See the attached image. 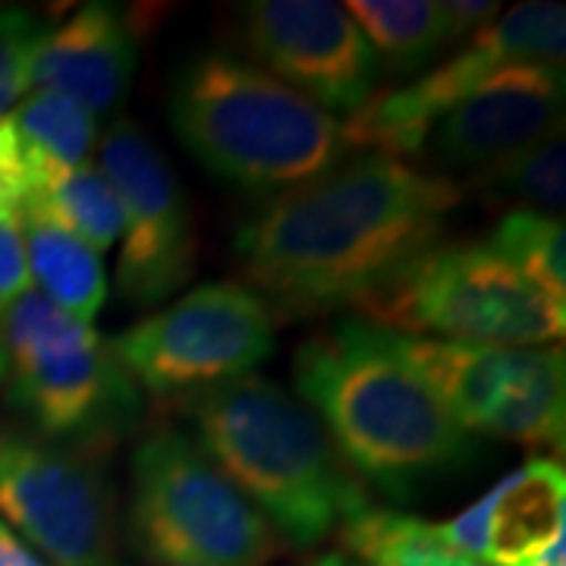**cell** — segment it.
Instances as JSON below:
<instances>
[{
    "mask_svg": "<svg viewBox=\"0 0 566 566\" xmlns=\"http://www.w3.org/2000/svg\"><path fill=\"white\" fill-rule=\"evenodd\" d=\"M460 202L450 177L356 151L318 180L274 196L237 230L245 281L264 305L315 315L363 303L441 243Z\"/></svg>",
    "mask_w": 566,
    "mask_h": 566,
    "instance_id": "1",
    "label": "cell"
},
{
    "mask_svg": "<svg viewBox=\"0 0 566 566\" xmlns=\"http://www.w3.org/2000/svg\"><path fill=\"white\" fill-rule=\"evenodd\" d=\"M293 381L356 479L397 504L479 460L475 434L453 422L378 324L353 318L308 337L293 353Z\"/></svg>",
    "mask_w": 566,
    "mask_h": 566,
    "instance_id": "2",
    "label": "cell"
},
{
    "mask_svg": "<svg viewBox=\"0 0 566 566\" xmlns=\"http://www.w3.org/2000/svg\"><path fill=\"white\" fill-rule=\"evenodd\" d=\"M196 441L290 545L315 547L371 501L322 419L277 381L249 375L186 403Z\"/></svg>",
    "mask_w": 566,
    "mask_h": 566,
    "instance_id": "3",
    "label": "cell"
},
{
    "mask_svg": "<svg viewBox=\"0 0 566 566\" xmlns=\"http://www.w3.org/2000/svg\"><path fill=\"white\" fill-rule=\"evenodd\" d=\"M167 114L182 148L208 174L264 202L318 180L349 155L334 114L230 54L186 63Z\"/></svg>",
    "mask_w": 566,
    "mask_h": 566,
    "instance_id": "4",
    "label": "cell"
},
{
    "mask_svg": "<svg viewBox=\"0 0 566 566\" xmlns=\"http://www.w3.org/2000/svg\"><path fill=\"white\" fill-rule=\"evenodd\" d=\"M10 403L51 444L98 457L136 431L142 394L92 324L73 322L39 290L0 312Z\"/></svg>",
    "mask_w": 566,
    "mask_h": 566,
    "instance_id": "5",
    "label": "cell"
},
{
    "mask_svg": "<svg viewBox=\"0 0 566 566\" xmlns=\"http://www.w3.org/2000/svg\"><path fill=\"white\" fill-rule=\"evenodd\" d=\"M394 334L482 346H545L566 331L551 300L485 243H438L356 305Z\"/></svg>",
    "mask_w": 566,
    "mask_h": 566,
    "instance_id": "6",
    "label": "cell"
},
{
    "mask_svg": "<svg viewBox=\"0 0 566 566\" xmlns=\"http://www.w3.org/2000/svg\"><path fill=\"white\" fill-rule=\"evenodd\" d=\"M129 523L155 566H264L277 535L196 438L161 428L133 450Z\"/></svg>",
    "mask_w": 566,
    "mask_h": 566,
    "instance_id": "7",
    "label": "cell"
},
{
    "mask_svg": "<svg viewBox=\"0 0 566 566\" xmlns=\"http://www.w3.org/2000/svg\"><path fill=\"white\" fill-rule=\"evenodd\" d=\"M126 375L161 400H196L255 375L274 353V318L240 283L211 281L111 340Z\"/></svg>",
    "mask_w": 566,
    "mask_h": 566,
    "instance_id": "8",
    "label": "cell"
},
{
    "mask_svg": "<svg viewBox=\"0 0 566 566\" xmlns=\"http://www.w3.org/2000/svg\"><path fill=\"white\" fill-rule=\"evenodd\" d=\"M394 344L469 434L564 447L566 368L560 346L453 344L412 334H394Z\"/></svg>",
    "mask_w": 566,
    "mask_h": 566,
    "instance_id": "9",
    "label": "cell"
},
{
    "mask_svg": "<svg viewBox=\"0 0 566 566\" xmlns=\"http://www.w3.org/2000/svg\"><path fill=\"white\" fill-rule=\"evenodd\" d=\"M0 516L51 566H126L98 457L0 434Z\"/></svg>",
    "mask_w": 566,
    "mask_h": 566,
    "instance_id": "10",
    "label": "cell"
},
{
    "mask_svg": "<svg viewBox=\"0 0 566 566\" xmlns=\"http://www.w3.org/2000/svg\"><path fill=\"white\" fill-rule=\"evenodd\" d=\"M102 174L123 211L117 293L136 308L177 296L196 274L192 214L164 151L129 117H117L102 136Z\"/></svg>",
    "mask_w": 566,
    "mask_h": 566,
    "instance_id": "11",
    "label": "cell"
},
{
    "mask_svg": "<svg viewBox=\"0 0 566 566\" xmlns=\"http://www.w3.org/2000/svg\"><path fill=\"white\" fill-rule=\"evenodd\" d=\"M240 39L259 70L327 114H356L375 98L385 73L346 7L327 0L245 3Z\"/></svg>",
    "mask_w": 566,
    "mask_h": 566,
    "instance_id": "12",
    "label": "cell"
},
{
    "mask_svg": "<svg viewBox=\"0 0 566 566\" xmlns=\"http://www.w3.org/2000/svg\"><path fill=\"white\" fill-rule=\"evenodd\" d=\"M554 129H564V66L513 63L491 73L431 129L422 155L438 177H472Z\"/></svg>",
    "mask_w": 566,
    "mask_h": 566,
    "instance_id": "13",
    "label": "cell"
},
{
    "mask_svg": "<svg viewBox=\"0 0 566 566\" xmlns=\"http://www.w3.org/2000/svg\"><path fill=\"white\" fill-rule=\"evenodd\" d=\"M431 532L491 566H566L564 465L535 457Z\"/></svg>",
    "mask_w": 566,
    "mask_h": 566,
    "instance_id": "14",
    "label": "cell"
},
{
    "mask_svg": "<svg viewBox=\"0 0 566 566\" xmlns=\"http://www.w3.org/2000/svg\"><path fill=\"white\" fill-rule=\"evenodd\" d=\"M139 35L117 3H85L51 29L32 61V92H61L92 117L114 114L136 76Z\"/></svg>",
    "mask_w": 566,
    "mask_h": 566,
    "instance_id": "15",
    "label": "cell"
},
{
    "mask_svg": "<svg viewBox=\"0 0 566 566\" xmlns=\"http://www.w3.org/2000/svg\"><path fill=\"white\" fill-rule=\"evenodd\" d=\"M501 66L504 63L475 32L450 61L428 70L422 80L397 92H375V98L344 123L346 145L397 161L422 158L431 129Z\"/></svg>",
    "mask_w": 566,
    "mask_h": 566,
    "instance_id": "16",
    "label": "cell"
},
{
    "mask_svg": "<svg viewBox=\"0 0 566 566\" xmlns=\"http://www.w3.org/2000/svg\"><path fill=\"white\" fill-rule=\"evenodd\" d=\"M29 158H32V189L20 218H41L54 223L88 249H95L98 255L120 240V199L102 174V167L92 164L61 167L35 151H29Z\"/></svg>",
    "mask_w": 566,
    "mask_h": 566,
    "instance_id": "17",
    "label": "cell"
},
{
    "mask_svg": "<svg viewBox=\"0 0 566 566\" xmlns=\"http://www.w3.org/2000/svg\"><path fill=\"white\" fill-rule=\"evenodd\" d=\"M32 283L73 322L92 324L107 300V274L95 249L41 218H20Z\"/></svg>",
    "mask_w": 566,
    "mask_h": 566,
    "instance_id": "18",
    "label": "cell"
},
{
    "mask_svg": "<svg viewBox=\"0 0 566 566\" xmlns=\"http://www.w3.org/2000/svg\"><path fill=\"white\" fill-rule=\"evenodd\" d=\"M346 13L363 29L381 70L394 76L419 73L441 48L457 44L441 0H353Z\"/></svg>",
    "mask_w": 566,
    "mask_h": 566,
    "instance_id": "19",
    "label": "cell"
},
{
    "mask_svg": "<svg viewBox=\"0 0 566 566\" xmlns=\"http://www.w3.org/2000/svg\"><path fill=\"white\" fill-rule=\"evenodd\" d=\"M469 186L491 202H513V211H535L560 218L566 205V142L564 129L506 155L472 174Z\"/></svg>",
    "mask_w": 566,
    "mask_h": 566,
    "instance_id": "20",
    "label": "cell"
},
{
    "mask_svg": "<svg viewBox=\"0 0 566 566\" xmlns=\"http://www.w3.org/2000/svg\"><path fill=\"white\" fill-rule=\"evenodd\" d=\"M340 538L359 557V566H491L438 542L431 523L394 510L368 506L340 528Z\"/></svg>",
    "mask_w": 566,
    "mask_h": 566,
    "instance_id": "21",
    "label": "cell"
},
{
    "mask_svg": "<svg viewBox=\"0 0 566 566\" xmlns=\"http://www.w3.org/2000/svg\"><path fill=\"white\" fill-rule=\"evenodd\" d=\"M485 245L551 300L566 303V233L560 218L510 211L494 223Z\"/></svg>",
    "mask_w": 566,
    "mask_h": 566,
    "instance_id": "22",
    "label": "cell"
},
{
    "mask_svg": "<svg viewBox=\"0 0 566 566\" xmlns=\"http://www.w3.org/2000/svg\"><path fill=\"white\" fill-rule=\"evenodd\" d=\"M10 120L29 151L61 167L88 164L98 142L95 117L61 92H29Z\"/></svg>",
    "mask_w": 566,
    "mask_h": 566,
    "instance_id": "23",
    "label": "cell"
},
{
    "mask_svg": "<svg viewBox=\"0 0 566 566\" xmlns=\"http://www.w3.org/2000/svg\"><path fill=\"white\" fill-rule=\"evenodd\" d=\"M504 66H560L566 48L564 3H520L479 32Z\"/></svg>",
    "mask_w": 566,
    "mask_h": 566,
    "instance_id": "24",
    "label": "cell"
},
{
    "mask_svg": "<svg viewBox=\"0 0 566 566\" xmlns=\"http://www.w3.org/2000/svg\"><path fill=\"white\" fill-rule=\"evenodd\" d=\"M48 32V22L32 10H0V117L32 92V61Z\"/></svg>",
    "mask_w": 566,
    "mask_h": 566,
    "instance_id": "25",
    "label": "cell"
},
{
    "mask_svg": "<svg viewBox=\"0 0 566 566\" xmlns=\"http://www.w3.org/2000/svg\"><path fill=\"white\" fill-rule=\"evenodd\" d=\"M32 189V158L10 117H0V221L20 223Z\"/></svg>",
    "mask_w": 566,
    "mask_h": 566,
    "instance_id": "26",
    "label": "cell"
},
{
    "mask_svg": "<svg viewBox=\"0 0 566 566\" xmlns=\"http://www.w3.org/2000/svg\"><path fill=\"white\" fill-rule=\"evenodd\" d=\"M32 290V274L25 262L20 223L0 221V312Z\"/></svg>",
    "mask_w": 566,
    "mask_h": 566,
    "instance_id": "27",
    "label": "cell"
},
{
    "mask_svg": "<svg viewBox=\"0 0 566 566\" xmlns=\"http://www.w3.org/2000/svg\"><path fill=\"white\" fill-rule=\"evenodd\" d=\"M0 566H51L35 547L22 542L13 528L0 520Z\"/></svg>",
    "mask_w": 566,
    "mask_h": 566,
    "instance_id": "28",
    "label": "cell"
},
{
    "mask_svg": "<svg viewBox=\"0 0 566 566\" xmlns=\"http://www.w3.org/2000/svg\"><path fill=\"white\" fill-rule=\"evenodd\" d=\"M308 566H359L356 560H349L346 554H324V557H318L315 564Z\"/></svg>",
    "mask_w": 566,
    "mask_h": 566,
    "instance_id": "29",
    "label": "cell"
},
{
    "mask_svg": "<svg viewBox=\"0 0 566 566\" xmlns=\"http://www.w3.org/2000/svg\"><path fill=\"white\" fill-rule=\"evenodd\" d=\"M7 378V353H3V340H0V385Z\"/></svg>",
    "mask_w": 566,
    "mask_h": 566,
    "instance_id": "30",
    "label": "cell"
}]
</instances>
